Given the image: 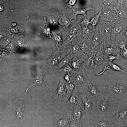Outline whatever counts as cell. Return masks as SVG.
Wrapping results in <instances>:
<instances>
[{"label":"cell","instance_id":"6da1fadb","mask_svg":"<svg viewBox=\"0 0 127 127\" xmlns=\"http://www.w3.org/2000/svg\"><path fill=\"white\" fill-rule=\"evenodd\" d=\"M102 95L110 100L113 104L127 100V77H116L105 86Z\"/></svg>","mask_w":127,"mask_h":127},{"label":"cell","instance_id":"7a4b0ae2","mask_svg":"<svg viewBox=\"0 0 127 127\" xmlns=\"http://www.w3.org/2000/svg\"><path fill=\"white\" fill-rule=\"evenodd\" d=\"M115 23L100 18L96 25L99 32L102 47L103 49L113 44L111 41V36L112 28Z\"/></svg>","mask_w":127,"mask_h":127},{"label":"cell","instance_id":"3957f363","mask_svg":"<svg viewBox=\"0 0 127 127\" xmlns=\"http://www.w3.org/2000/svg\"><path fill=\"white\" fill-rule=\"evenodd\" d=\"M110 115L116 127H124L127 117V100L113 104Z\"/></svg>","mask_w":127,"mask_h":127},{"label":"cell","instance_id":"277c9868","mask_svg":"<svg viewBox=\"0 0 127 127\" xmlns=\"http://www.w3.org/2000/svg\"><path fill=\"white\" fill-rule=\"evenodd\" d=\"M113 105L110 100L102 95L97 100L96 111L100 116L104 117V118L110 116Z\"/></svg>","mask_w":127,"mask_h":127},{"label":"cell","instance_id":"5b68a950","mask_svg":"<svg viewBox=\"0 0 127 127\" xmlns=\"http://www.w3.org/2000/svg\"><path fill=\"white\" fill-rule=\"evenodd\" d=\"M13 109L16 118L21 125H24L26 122V116L25 110L24 100L23 98L16 99L10 105Z\"/></svg>","mask_w":127,"mask_h":127},{"label":"cell","instance_id":"8992f818","mask_svg":"<svg viewBox=\"0 0 127 127\" xmlns=\"http://www.w3.org/2000/svg\"><path fill=\"white\" fill-rule=\"evenodd\" d=\"M61 33L62 40V46L79 44L83 37L81 28L76 33H68L64 30H61Z\"/></svg>","mask_w":127,"mask_h":127},{"label":"cell","instance_id":"52a82bcc","mask_svg":"<svg viewBox=\"0 0 127 127\" xmlns=\"http://www.w3.org/2000/svg\"><path fill=\"white\" fill-rule=\"evenodd\" d=\"M43 67L39 69L33 75L30 80L29 85L25 90L26 92L32 86L40 85L44 87H47L51 90L53 91L48 85L46 79L43 71Z\"/></svg>","mask_w":127,"mask_h":127},{"label":"cell","instance_id":"ba28073f","mask_svg":"<svg viewBox=\"0 0 127 127\" xmlns=\"http://www.w3.org/2000/svg\"><path fill=\"white\" fill-rule=\"evenodd\" d=\"M59 50L61 58L69 55L82 56L84 53L80 49L79 44L62 45Z\"/></svg>","mask_w":127,"mask_h":127},{"label":"cell","instance_id":"9c48e42d","mask_svg":"<svg viewBox=\"0 0 127 127\" xmlns=\"http://www.w3.org/2000/svg\"><path fill=\"white\" fill-rule=\"evenodd\" d=\"M81 94L83 104L86 111L96 110L97 99L89 94L86 90L85 93Z\"/></svg>","mask_w":127,"mask_h":127},{"label":"cell","instance_id":"30bf717a","mask_svg":"<svg viewBox=\"0 0 127 127\" xmlns=\"http://www.w3.org/2000/svg\"><path fill=\"white\" fill-rule=\"evenodd\" d=\"M54 97L56 102H66L69 98L67 90L64 83V79L60 76V80L56 90L54 94Z\"/></svg>","mask_w":127,"mask_h":127},{"label":"cell","instance_id":"8fae6325","mask_svg":"<svg viewBox=\"0 0 127 127\" xmlns=\"http://www.w3.org/2000/svg\"><path fill=\"white\" fill-rule=\"evenodd\" d=\"M72 82L77 86H82L86 88L91 83L83 69L74 73Z\"/></svg>","mask_w":127,"mask_h":127},{"label":"cell","instance_id":"7c38bea8","mask_svg":"<svg viewBox=\"0 0 127 127\" xmlns=\"http://www.w3.org/2000/svg\"><path fill=\"white\" fill-rule=\"evenodd\" d=\"M65 103L67 105L70 110L76 105L79 104L83 105L81 94L79 92L77 85H76L71 96Z\"/></svg>","mask_w":127,"mask_h":127},{"label":"cell","instance_id":"4fadbf2b","mask_svg":"<svg viewBox=\"0 0 127 127\" xmlns=\"http://www.w3.org/2000/svg\"><path fill=\"white\" fill-rule=\"evenodd\" d=\"M44 15L48 24H50L58 29L59 28V21L60 15L58 12L55 10H52L46 12Z\"/></svg>","mask_w":127,"mask_h":127},{"label":"cell","instance_id":"5bb4252c","mask_svg":"<svg viewBox=\"0 0 127 127\" xmlns=\"http://www.w3.org/2000/svg\"><path fill=\"white\" fill-rule=\"evenodd\" d=\"M127 26V20H119L116 21L112 27L111 34V40L115 41L116 36L121 33L122 30Z\"/></svg>","mask_w":127,"mask_h":127},{"label":"cell","instance_id":"9a60e30c","mask_svg":"<svg viewBox=\"0 0 127 127\" xmlns=\"http://www.w3.org/2000/svg\"><path fill=\"white\" fill-rule=\"evenodd\" d=\"M100 11V18L101 19L115 23L120 20L113 9L107 8L103 6V9Z\"/></svg>","mask_w":127,"mask_h":127},{"label":"cell","instance_id":"2e32d148","mask_svg":"<svg viewBox=\"0 0 127 127\" xmlns=\"http://www.w3.org/2000/svg\"><path fill=\"white\" fill-rule=\"evenodd\" d=\"M59 50L56 51L48 57L44 62V64L53 69L61 59Z\"/></svg>","mask_w":127,"mask_h":127},{"label":"cell","instance_id":"e0dca14e","mask_svg":"<svg viewBox=\"0 0 127 127\" xmlns=\"http://www.w3.org/2000/svg\"><path fill=\"white\" fill-rule=\"evenodd\" d=\"M70 111L67 114L57 117L54 122V126L57 127H69L70 121Z\"/></svg>","mask_w":127,"mask_h":127},{"label":"cell","instance_id":"ac0fdd59","mask_svg":"<svg viewBox=\"0 0 127 127\" xmlns=\"http://www.w3.org/2000/svg\"><path fill=\"white\" fill-rule=\"evenodd\" d=\"M95 51L92 50L89 53H84L82 56L84 61L83 66V69L88 70L94 68L93 55Z\"/></svg>","mask_w":127,"mask_h":127},{"label":"cell","instance_id":"d6986e66","mask_svg":"<svg viewBox=\"0 0 127 127\" xmlns=\"http://www.w3.org/2000/svg\"><path fill=\"white\" fill-rule=\"evenodd\" d=\"M105 61L101 48L98 51H95L93 55L94 68L99 67L104 64L106 63Z\"/></svg>","mask_w":127,"mask_h":127},{"label":"cell","instance_id":"ffe728a7","mask_svg":"<svg viewBox=\"0 0 127 127\" xmlns=\"http://www.w3.org/2000/svg\"><path fill=\"white\" fill-rule=\"evenodd\" d=\"M90 121L96 127H116L112 119L110 116L103 118L97 121H93L91 119H90Z\"/></svg>","mask_w":127,"mask_h":127},{"label":"cell","instance_id":"44dd1931","mask_svg":"<svg viewBox=\"0 0 127 127\" xmlns=\"http://www.w3.org/2000/svg\"><path fill=\"white\" fill-rule=\"evenodd\" d=\"M83 61L82 56L80 58L79 56H74L71 58L68 64L72 68L77 72L83 70L82 63Z\"/></svg>","mask_w":127,"mask_h":127},{"label":"cell","instance_id":"7402d4cb","mask_svg":"<svg viewBox=\"0 0 127 127\" xmlns=\"http://www.w3.org/2000/svg\"><path fill=\"white\" fill-rule=\"evenodd\" d=\"M120 20H127V12L121 4H117L112 9Z\"/></svg>","mask_w":127,"mask_h":127},{"label":"cell","instance_id":"603a6c76","mask_svg":"<svg viewBox=\"0 0 127 127\" xmlns=\"http://www.w3.org/2000/svg\"><path fill=\"white\" fill-rule=\"evenodd\" d=\"M101 49L104 55V60L107 56L109 55H120L121 49L116 47L113 44L104 49L102 47Z\"/></svg>","mask_w":127,"mask_h":127},{"label":"cell","instance_id":"cb8c5ba5","mask_svg":"<svg viewBox=\"0 0 127 127\" xmlns=\"http://www.w3.org/2000/svg\"><path fill=\"white\" fill-rule=\"evenodd\" d=\"M81 21V18H79L72 21L71 24L65 30H64L68 33H76L80 28Z\"/></svg>","mask_w":127,"mask_h":127},{"label":"cell","instance_id":"d4e9b609","mask_svg":"<svg viewBox=\"0 0 127 127\" xmlns=\"http://www.w3.org/2000/svg\"><path fill=\"white\" fill-rule=\"evenodd\" d=\"M113 44L121 49L127 47V37H125L121 33L119 34L116 36Z\"/></svg>","mask_w":127,"mask_h":127},{"label":"cell","instance_id":"484cf974","mask_svg":"<svg viewBox=\"0 0 127 127\" xmlns=\"http://www.w3.org/2000/svg\"><path fill=\"white\" fill-rule=\"evenodd\" d=\"M79 45L81 50L84 53L88 54L92 50L91 42L85 38L83 37Z\"/></svg>","mask_w":127,"mask_h":127},{"label":"cell","instance_id":"4316f807","mask_svg":"<svg viewBox=\"0 0 127 127\" xmlns=\"http://www.w3.org/2000/svg\"><path fill=\"white\" fill-rule=\"evenodd\" d=\"M92 50L97 51L99 50L102 47L99 35L95 31L91 41Z\"/></svg>","mask_w":127,"mask_h":127},{"label":"cell","instance_id":"83f0119b","mask_svg":"<svg viewBox=\"0 0 127 127\" xmlns=\"http://www.w3.org/2000/svg\"><path fill=\"white\" fill-rule=\"evenodd\" d=\"M72 21L68 16L66 12H63L60 16L59 21L60 24L65 29L71 24Z\"/></svg>","mask_w":127,"mask_h":127},{"label":"cell","instance_id":"f1b7e54d","mask_svg":"<svg viewBox=\"0 0 127 127\" xmlns=\"http://www.w3.org/2000/svg\"><path fill=\"white\" fill-rule=\"evenodd\" d=\"M82 105L79 104L73 107L70 110L71 114L76 117L81 119V116L86 112Z\"/></svg>","mask_w":127,"mask_h":127},{"label":"cell","instance_id":"f546056e","mask_svg":"<svg viewBox=\"0 0 127 127\" xmlns=\"http://www.w3.org/2000/svg\"><path fill=\"white\" fill-rule=\"evenodd\" d=\"M88 88L86 89L89 94L96 99L99 98L102 95L99 91L97 85L95 83L90 84L88 86Z\"/></svg>","mask_w":127,"mask_h":127},{"label":"cell","instance_id":"4dcf8cb0","mask_svg":"<svg viewBox=\"0 0 127 127\" xmlns=\"http://www.w3.org/2000/svg\"><path fill=\"white\" fill-rule=\"evenodd\" d=\"M73 12L69 16V17L71 19L75 20L76 19V16L79 14L83 15L84 17L87 16L86 12L88 10H94V9L91 6L84 8L73 9L71 8Z\"/></svg>","mask_w":127,"mask_h":127},{"label":"cell","instance_id":"1f68e13d","mask_svg":"<svg viewBox=\"0 0 127 127\" xmlns=\"http://www.w3.org/2000/svg\"><path fill=\"white\" fill-rule=\"evenodd\" d=\"M74 56L72 55H69L61 58L53 69L57 71L64 65L67 64H68L72 58Z\"/></svg>","mask_w":127,"mask_h":127},{"label":"cell","instance_id":"d6a6232c","mask_svg":"<svg viewBox=\"0 0 127 127\" xmlns=\"http://www.w3.org/2000/svg\"><path fill=\"white\" fill-rule=\"evenodd\" d=\"M52 39L54 41L57 49L61 47L62 44V34L60 32H52Z\"/></svg>","mask_w":127,"mask_h":127},{"label":"cell","instance_id":"836d02e7","mask_svg":"<svg viewBox=\"0 0 127 127\" xmlns=\"http://www.w3.org/2000/svg\"><path fill=\"white\" fill-rule=\"evenodd\" d=\"M81 28L83 37L87 39L91 42L95 31L89 29L88 27H81Z\"/></svg>","mask_w":127,"mask_h":127},{"label":"cell","instance_id":"e575fe53","mask_svg":"<svg viewBox=\"0 0 127 127\" xmlns=\"http://www.w3.org/2000/svg\"><path fill=\"white\" fill-rule=\"evenodd\" d=\"M70 121L69 127H83L81 119H79L73 116L71 111Z\"/></svg>","mask_w":127,"mask_h":127},{"label":"cell","instance_id":"d590c367","mask_svg":"<svg viewBox=\"0 0 127 127\" xmlns=\"http://www.w3.org/2000/svg\"><path fill=\"white\" fill-rule=\"evenodd\" d=\"M57 71L62 74L64 75L68 74L77 72L68 64L64 65L60 69Z\"/></svg>","mask_w":127,"mask_h":127},{"label":"cell","instance_id":"8d00e7d4","mask_svg":"<svg viewBox=\"0 0 127 127\" xmlns=\"http://www.w3.org/2000/svg\"><path fill=\"white\" fill-rule=\"evenodd\" d=\"M64 84L67 90L68 96L69 98L71 96L76 85L71 82H67L64 79Z\"/></svg>","mask_w":127,"mask_h":127},{"label":"cell","instance_id":"74e56055","mask_svg":"<svg viewBox=\"0 0 127 127\" xmlns=\"http://www.w3.org/2000/svg\"><path fill=\"white\" fill-rule=\"evenodd\" d=\"M103 6L110 9H112L117 5V3L114 0H103Z\"/></svg>","mask_w":127,"mask_h":127},{"label":"cell","instance_id":"f35d334b","mask_svg":"<svg viewBox=\"0 0 127 127\" xmlns=\"http://www.w3.org/2000/svg\"><path fill=\"white\" fill-rule=\"evenodd\" d=\"M0 17L8 16L9 11L8 5L5 3L2 4L0 3Z\"/></svg>","mask_w":127,"mask_h":127},{"label":"cell","instance_id":"ab89813d","mask_svg":"<svg viewBox=\"0 0 127 127\" xmlns=\"http://www.w3.org/2000/svg\"><path fill=\"white\" fill-rule=\"evenodd\" d=\"M101 11L97 14L93 16L92 18L90 21V24H91L92 26L93 30L95 31V27L97 25L100 18Z\"/></svg>","mask_w":127,"mask_h":127},{"label":"cell","instance_id":"60d3db41","mask_svg":"<svg viewBox=\"0 0 127 127\" xmlns=\"http://www.w3.org/2000/svg\"><path fill=\"white\" fill-rule=\"evenodd\" d=\"M108 62L111 70L115 71H120L124 73H127V72H126L123 70L119 66L114 63L112 62L108 61Z\"/></svg>","mask_w":127,"mask_h":127},{"label":"cell","instance_id":"b9f144b4","mask_svg":"<svg viewBox=\"0 0 127 127\" xmlns=\"http://www.w3.org/2000/svg\"><path fill=\"white\" fill-rule=\"evenodd\" d=\"M120 55H109L107 56L105 60L108 62H112L114 60H119L120 59Z\"/></svg>","mask_w":127,"mask_h":127},{"label":"cell","instance_id":"7bdbcfd3","mask_svg":"<svg viewBox=\"0 0 127 127\" xmlns=\"http://www.w3.org/2000/svg\"><path fill=\"white\" fill-rule=\"evenodd\" d=\"M90 16H87L84 17L81 23V27H87L90 23Z\"/></svg>","mask_w":127,"mask_h":127},{"label":"cell","instance_id":"ee69618b","mask_svg":"<svg viewBox=\"0 0 127 127\" xmlns=\"http://www.w3.org/2000/svg\"><path fill=\"white\" fill-rule=\"evenodd\" d=\"M120 54L123 57L127 59V47H124L121 49Z\"/></svg>","mask_w":127,"mask_h":127},{"label":"cell","instance_id":"f6af8a7d","mask_svg":"<svg viewBox=\"0 0 127 127\" xmlns=\"http://www.w3.org/2000/svg\"><path fill=\"white\" fill-rule=\"evenodd\" d=\"M77 0H70L67 4L65 8H68L69 9V11L71 8L75 4Z\"/></svg>","mask_w":127,"mask_h":127},{"label":"cell","instance_id":"bcb514c9","mask_svg":"<svg viewBox=\"0 0 127 127\" xmlns=\"http://www.w3.org/2000/svg\"><path fill=\"white\" fill-rule=\"evenodd\" d=\"M43 32L44 34L45 35L49 37H51V34L50 30L49 28H42Z\"/></svg>","mask_w":127,"mask_h":127},{"label":"cell","instance_id":"7dc6e473","mask_svg":"<svg viewBox=\"0 0 127 127\" xmlns=\"http://www.w3.org/2000/svg\"><path fill=\"white\" fill-rule=\"evenodd\" d=\"M123 32L124 33L123 36L125 38L127 37V30L123 31Z\"/></svg>","mask_w":127,"mask_h":127},{"label":"cell","instance_id":"c3c4849f","mask_svg":"<svg viewBox=\"0 0 127 127\" xmlns=\"http://www.w3.org/2000/svg\"><path fill=\"white\" fill-rule=\"evenodd\" d=\"M127 12V0H126V1L124 4V5H123Z\"/></svg>","mask_w":127,"mask_h":127},{"label":"cell","instance_id":"681fc988","mask_svg":"<svg viewBox=\"0 0 127 127\" xmlns=\"http://www.w3.org/2000/svg\"><path fill=\"white\" fill-rule=\"evenodd\" d=\"M124 127H127V117L126 120Z\"/></svg>","mask_w":127,"mask_h":127},{"label":"cell","instance_id":"f907efd6","mask_svg":"<svg viewBox=\"0 0 127 127\" xmlns=\"http://www.w3.org/2000/svg\"></svg>","mask_w":127,"mask_h":127}]
</instances>
